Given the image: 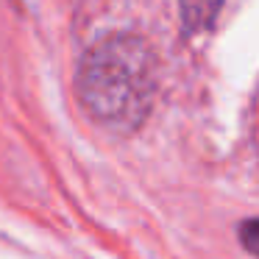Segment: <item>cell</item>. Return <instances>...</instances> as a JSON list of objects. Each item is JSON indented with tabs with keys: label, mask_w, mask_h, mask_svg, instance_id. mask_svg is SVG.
I'll return each mask as SVG.
<instances>
[{
	"label": "cell",
	"mask_w": 259,
	"mask_h": 259,
	"mask_svg": "<svg viewBox=\"0 0 259 259\" xmlns=\"http://www.w3.org/2000/svg\"><path fill=\"white\" fill-rule=\"evenodd\" d=\"M256 237H259V223L253 218H248L245 223L240 226V240H242V248L248 253H256Z\"/></svg>",
	"instance_id": "3957f363"
},
{
	"label": "cell",
	"mask_w": 259,
	"mask_h": 259,
	"mask_svg": "<svg viewBox=\"0 0 259 259\" xmlns=\"http://www.w3.org/2000/svg\"><path fill=\"white\" fill-rule=\"evenodd\" d=\"M159 62L140 34H109L78 64V101L95 123L128 134L153 109Z\"/></svg>",
	"instance_id": "6da1fadb"
},
{
	"label": "cell",
	"mask_w": 259,
	"mask_h": 259,
	"mask_svg": "<svg viewBox=\"0 0 259 259\" xmlns=\"http://www.w3.org/2000/svg\"><path fill=\"white\" fill-rule=\"evenodd\" d=\"M181 6V25L184 34H203L212 31L220 17L223 0H179Z\"/></svg>",
	"instance_id": "7a4b0ae2"
}]
</instances>
